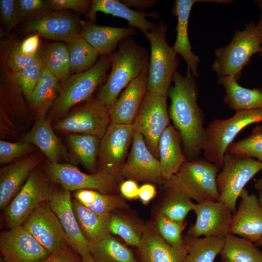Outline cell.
<instances>
[{"label":"cell","instance_id":"1","mask_svg":"<svg viewBox=\"0 0 262 262\" xmlns=\"http://www.w3.org/2000/svg\"><path fill=\"white\" fill-rule=\"evenodd\" d=\"M191 71L175 73L167 96L171 103L168 109L174 128L180 134L186 161L199 158L207 140L203 112L197 103L198 87Z\"/></svg>","mask_w":262,"mask_h":262},{"label":"cell","instance_id":"2","mask_svg":"<svg viewBox=\"0 0 262 262\" xmlns=\"http://www.w3.org/2000/svg\"><path fill=\"white\" fill-rule=\"evenodd\" d=\"M118 47L111 56L110 73L96 98L107 110L149 64L147 49L131 36L121 41Z\"/></svg>","mask_w":262,"mask_h":262},{"label":"cell","instance_id":"3","mask_svg":"<svg viewBox=\"0 0 262 262\" xmlns=\"http://www.w3.org/2000/svg\"><path fill=\"white\" fill-rule=\"evenodd\" d=\"M111 63V56H101L88 70L71 75L62 83L60 92L47 117L51 121H57L65 116L75 105L87 101L97 88L106 81Z\"/></svg>","mask_w":262,"mask_h":262},{"label":"cell","instance_id":"4","mask_svg":"<svg viewBox=\"0 0 262 262\" xmlns=\"http://www.w3.org/2000/svg\"><path fill=\"white\" fill-rule=\"evenodd\" d=\"M33 115L20 86L10 71L0 69V134L1 140L18 141L30 129Z\"/></svg>","mask_w":262,"mask_h":262},{"label":"cell","instance_id":"5","mask_svg":"<svg viewBox=\"0 0 262 262\" xmlns=\"http://www.w3.org/2000/svg\"><path fill=\"white\" fill-rule=\"evenodd\" d=\"M220 170L204 158L186 161L164 184L166 189L178 191L196 203L219 201L216 178Z\"/></svg>","mask_w":262,"mask_h":262},{"label":"cell","instance_id":"6","mask_svg":"<svg viewBox=\"0 0 262 262\" xmlns=\"http://www.w3.org/2000/svg\"><path fill=\"white\" fill-rule=\"evenodd\" d=\"M167 25L161 21L145 34L150 45L147 90L167 96L180 60L167 42Z\"/></svg>","mask_w":262,"mask_h":262},{"label":"cell","instance_id":"7","mask_svg":"<svg viewBox=\"0 0 262 262\" xmlns=\"http://www.w3.org/2000/svg\"><path fill=\"white\" fill-rule=\"evenodd\" d=\"M257 53H262L261 41L256 25L251 21L243 30H236L228 45L215 49L212 68L217 77L230 76L238 81L243 68Z\"/></svg>","mask_w":262,"mask_h":262},{"label":"cell","instance_id":"8","mask_svg":"<svg viewBox=\"0 0 262 262\" xmlns=\"http://www.w3.org/2000/svg\"><path fill=\"white\" fill-rule=\"evenodd\" d=\"M262 121V110L237 111L230 118L212 120L206 128L204 158L221 169L226 150L237 134L249 125Z\"/></svg>","mask_w":262,"mask_h":262},{"label":"cell","instance_id":"9","mask_svg":"<svg viewBox=\"0 0 262 262\" xmlns=\"http://www.w3.org/2000/svg\"><path fill=\"white\" fill-rule=\"evenodd\" d=\"M262 170V162L254 158L225 153L223 166L217 176L219 201L234 213L241 192L246 185Z\"/></svg>","mask_w":262,"mask_h":262},{"label":"cell","instance_id":"10","mask_svg":"<svg viewBox=\"0 0 262 262\" xmlns=\"http://www.w3.org/2000/svg\"><path fill=\"white\" fill-rule=\"evenodd\" d=\"M49 180L69 191L92 190L112 195L119 189L123 180L120 176L97 171L87 174L69 163L49 162L45 172Z\"/></svg>","mask_w":262,"mask_h":262},{"label":"cell","instance_id":"11","mask_svg":"<svg viewBox=\"0 0 262 262\" xmlns=\"http://www.w3.org/2000/svg\"><path fill=\"white\" fill-rule=\"evenodd\" d=\"M46 173L36 168L20 190L5 208L4 217L10 229L23 224L39 205L49 202L55 191Z\"/></svg>","mask_w":262,"mask_h":262},{"label":"cell","instance_id":"12","mask_svg":"<svg viewBox=\"0 0 262 262\" xmlns=\"http://www.w3.org/2000/svg\"><path fill=\"white\" fill-rule=\"evenodd\" d=\"M167 96L147 91L132 124L134 132L141 134L152 154L159 158V139L170 125Z\"/></svg>","mask_w":262,"mask_h":262},{"label":"cell","instance_id":"13","mask_svg":"<svg viewBox=\"0 0 262 262\" xmlns=\"http://www.w3.org/2000/svg\"><path fill=\"white\" fill-rule=\"evenodd\" d=\"M110 124L107 110L96 98L72 108L52 126L59 132L89 134L101 139Z\"/></svg>","mask_w":262,"mask_h":262},{"label":"cell","instance_id":"14","mask_svg":"<svg viewBox=\"0 0 262 262\" xmlns=\"http://www.w3.org/2000/svg\"><path fill=\"white\" fill-rule=\"evenodd\" d=\"M134 134L132 124L111 123L100 141L97 171L120 176Z\"/></svg>","mask_w":262,"mask_h":262},{"label":"cell","instance_id":"15","mask_svg":"<svg viewBox=\"0 0 262 262\" xmlns=\"http://www.w3.org/2000/svg\"><path fill=\"white\" fill-rule=\"evenodd\" d=\"M22 225L50 253L69 247L63 227L48 202L36 207Z\"/></svg>","mask_w":262,"mask_h":262},{"label":"cell","instance_id":"16","mask_svg":"<svg viewBox=\"0 0 262 262\" xmlns=\"http://www.w3.org/2000/svg\"><path fill=\"white\" fill-rule=\"evenodd\" d=\"M123 179L164 184L159 159L147 147L143 136L134 132L130 151L120 171Z\"/></svg>","mask_w":262,"mask_h":262},{"label":"cell","instance_id":"17","mask_svg":"<svg viewBox=\"0 0 262 262\" xmlns=\"http://www.w3.org/2000/svg\"><path fill=\"white\" fill-rule=\"evenodd\" d=\"M81 21L67 12L49 11L25 21L22 29L30 35L38 34L48 39L67 42L80 34Z\"/></svg>","mask_w":262,"mask_h":262},{"label":"cell","instance_id":"18","mask_svg":"<svg viewBox=\"0 0 262 262\" xmlns=\"http://www.w3.org/2000/svg\"><path fill=\"white\" fill-rule=\"evenodd\" d=\"M0 250L5 262H38L50 254L23 225L1 232Z\"/></svg>","mask_w":262,"mask_h":262},{"label":"cell","instance_id":"19","mask_svg":"<svg viewBox=\"0 0 262 262\" xmlns=\"http://www.w3.org/2000/svg\"><path fill=\"white\" fill-rule=\"evenodd\" d=\"M193 211L196 213V220L189 228L188 236L196 238L225 237L229 233L233 213L222 202L196 203Z\"/></svg>","mask_w":262,"mask_h":262},{"label":"cell","instance_id":"20","mask_svg":"<svg viewBox=\"0 0 262 262\" xmlns=\"http://www.w3.org/2000/svg\"><path fill=\"white\" fill-rule=\"evenodd\" d=\"M48 202L63 227L69 246L82 258L90 256L89 243L82 233L74 213L70 192L62 187L56 189Z\"/></svg>","mask_w":262,"mask_h":262},{"label":"cell","instance_id":"21","mask_svg":"<svg viewBox=\"0 0 262 262\" xmlns=\"http://www.w3.org/2000/svg\"><path fill=\"white\" fill-rule=\"evenodd\" d=\"M237 209L233 214L229 233L253 243L262 237V207L258 196L244 188Z\"/></svg>","mask_w":262,"mask_h":262},{"label":"cell","instance_id":"22","mask_svg":"<svg viewBox=\"0 0 262 262\" xmlns=\"http://www.w3.org/2000/svg\"><path fill=\"white\" fill-rule=\"evenodd\" d=\"M149 64L123 90L107 111L111 123L131 125L147 91Z\"/></svg>","mask_w":262,"mask_h":262},{"label":"cell","instance_id":"23","mask_svg":"<svg viewBox=\"0 0 262 262\" xmlns=\"http://www.w3.org/2000/svg\"><path fill=\"white\" fill-rule=\"evenodd\" d=\"M212 2L222 4V0H176L174 1L172 13L177 16V24L175 31L177 35L172 47L175 53L180 54L185 61L187 69L196 78L199 75L197 66L200 59L192 51L189 36L188 23L189 16L193 5L196 2Z\"/></svg>","mask_w":262,"mask_h":262},{"label":"cell","instance_id":"24","mask_svg":"<svg viewBox=\"0 0 262 262\" xmlns=\"http://www.w3.org/2000/svg\"><path fill=\"white\" fill-rule=\"evenodd\" d=\"M40 155L26 156L0 169V208L5 209L41 162Z\"/></svg>","mask_w":262,"mask_h":262},{"label":"cell","instance_id":"25","mask_svg":"<svg viewBox=\"0 0 262 262\" xmlns=\"http://www.w3.org/2000/svg\"><path fill=\"white\" fill-rule=\"evenodd\" d=\"M51 123L47 116L37 118L19 141L38 148L52 164L68 163L67 149L54 132Z\"/></svg>","mask_w":262,"mask_h":262},{"label":"cell","instance_id":"26","mask_svg":"<svg viewBox=\"0 0 262 262\" xmlns=\"http://www.w3.org/2000/svg\"><path fill=\"white\" fill-rule=\"evenodd\" d=\"M136 34L135 28L99 25L90 20L81 21V35L101 56H112L121 41Z\"/></svg>","mask_w":262,"mask_h":262},{"label":"cell","instance_id":"27","mask_svg":"<svg viewBox=\"0 0 262 262\" xmlns=\"http://www.w3.org/2000/svg\"><path fill=\"white\" fill-rule=\"evenodd\" d=\"M100 12L126 20L131 27L137 28L144 34L152 31L157 25L149 21L147 16L153 19L160 18L158 12L145 13L133 10L117 0H92L91 10L87 17L95 22L96 15Z\"/></svg>","mask_w":262,"mask_h":262},{"label":"cell","instance_id":"28","mask_svg":"<svg viewBox=\"0 0 262 262\" xmlns=\"http://www.w3.org/2000/svg\"><path fill=\"white\" fill-rule=\"evenodd\" d=\"M181 145L180 134L170 124L162 134L158 144L159 160L165 182L177 173L186 162Z\"/></svg>","mask_w":262,"mask_h":262},{"label":"cell","instance_id":"29","mask_svg":"<svg viewBox=\"0 0 262 262\" xmlns=\"http://www.w3.org/2000/svg\"><path fill=\"white\" fill-rule=\"evenodd\" d=\"M139 251L140 262H184L186 254L168 244L159 234L155 227L142 229Z\"/></svg>","mask_w":262,"mask_h":262},{"label":"cell","instance_id":"30","mask_svg":"<svg viewBox=\"0 0 262 262\" xmlns=\"http://www.w3.org/2000/svg\"><path fill=\"white\" fill-rule=\"evenodd\" d=\"M238 82L232 77H218V84L222 85L225 91L224 103L235 111L262 110V89L246 88Z\"/></svg>","mask_w":262,"mask_h":262},{"label":"cell","instance_id":"31","mask_svg":"<svg viewBox=\"0 0 262 262\" xmlns=\"http://www.w3.org/2000/svg\"><path fill=\"white\" fill-rule=\"evenodd\" d=\"M62 85V83L44 66L42 76L28 102L36 118L47 116L60 92Z\"/></svg>","mask_w":262,"mask_h":262},{"label":"cell","instance_id":"32","mask_svg":"<svg viewBox=\"0 0 262 262\" xmlns=\"http://www.w3.org/2000/svg\"><path fill=\"white\" fill-rule=\"evenodd\" d=\"M72 206L82 233L89 244L111 235L108 226L110 215L98 214L74 198H72Z\"/></svg>","mask_w":262,"mask_h":262},{"label":"cell","instance_id":"33","mask_svg":"<svg viewBox=\"0 0 262 262\" xmlns=\"http://www.w3.org/2000/svg\"><path fill=\"white\" fill-rule=\"evenodd\" d=\"M74 198L86 207L100 215L109 216L119 209L129 208L123 196L118 194L108 195L92 190L74 192Z\"/></svg>","mask_w":262,"mask_h":262},{"label":"cell","instance_id":"34","mask_svg":"<svg viewBox=\"0 0 262 262\" xmlns=\"http://www.w3.org/2000/svg\"><path fill=\"white\" fill-rule=\"evenodd\" d=\"M67 140L76 161L91 174L96 173L100 139L89 134L69 133Z\"/></svg>","mask_w":262,"mask_h":262},{"label":"cell","instance_id":"35","mask_svg":"<svg viewBox=\"0 0 262 262\" xmlns=\"http://www.w3.org/2000/svg\"><path fill=\"white\" fill-rule=\"evenodd\" d=\"M219 255L221 262H262V251L254 243L230 233Z\"/></svg>","mask_w":262,"mask_h":262},{"label":"cell","instance_id":"36","mask_svg":"<svg viewBox=\"0 0 262 262\" xmlns=\"http://www.w3.org/2000/svg\"><path fill=\"white\" fill-rule=\"evenodd\" d=\"M96 262H139L132 251L111 235L89 245Z\"/></svg>","mask_w":262,"mask_h":262},{"label":"cell","instance_id":"37","mask_svg":"<svg viewBox=\"0 0 262 262\" xmlns=\"http://www.w3.org/2000/svg\"><path fill=\"white\" fill-rule=\"evenodd\" d=\"M225 237H185L187 245L184 262H214L219 255Z\"/></svg>","mask_w":262,"mask_h":262},{"label":"cell","instance_id":"38","mask_svg":"<svg viewBox=\"0 0 262 262\" xmlns=\"http://www.w3.org/2000/svg\"><path fill=\"white\" fill-rule=\"evenodd\" d=\"M41 56L45 67L62 83L72 75L66 44L56 42L48 45L42 49Z\"/></svg>","mask_w":262,"mask_h":262},{"label":"cell","instance_id":"39","mask_svg":"<svg viewBox=\"0 0 262 262\" xmlns=\"http://www.w3.org/2000/svg\"><path fill=\"white\" fill-rule=\"evenodd\" d=\"M20 42L14 38L0 41V69L17 72L33 65L41 58L42 49L33 56L23 55L19 48Z\"/></svg>","mask_w":262,"mask_h":262},{"label":"cell","instance_id":"40","mask_svg":"<svg viewBox=\"0 0 262 262\" xmlns=\"http://www.w3.org/2000/svg\"><path fill=\"white\" fill-rule=\"evenodd\" d=\"M71 74L85 71L98 61L99 55L80 34L66 42Z\"/></svg>","mask_w":262,"mask_h":262},{"label":"cell","instance_id":"41","mask_svg":"<svg viewBox=\"0 0 262 262\" xmlns=\"http://www.w3.org/2000/svg\"><path fill=\"white\" fill-rule=\"evenodd\" d=\"M184 221L173 220L159 213L155 222V229L161 237L170 246L186 254V243L182 235Z\"/></svg>","mask_w":262,"mask_h":262},{"label":"cell","instance_id":"42","mask_svg":"<svg viewBox=\"0 0 262 262\" xmlns=\"http://www.w3.org/2000/svg\"><path fill=\"white\" fill-rule=\"evenodd\" d=\"M166 189L168 194L160 208V213L173 220L184 221L187 214L194 210L196 203L178 191Z\"/></svg>","mask_w":262,"mask_h":262},{"label":"cell","instance_id":"43","mask_svg":"<svg viewBox=\"0 0 262 262\" xmlns=\"http://www.w3.org/2000/svg\"><path fill=\"white\" fill-rule=\"evenodd\" d=\"M226 152L256 158L262 162V125L254 128L248 137L232 142Z\"/></svg>","mask_w":262,"mask_h":262},{"label":"cell","instance_id":"44","mask_svg":"<svg viewBox=\"0 0 262 262\" xmlns=\"http://www.w3.org/2000/svg\"><path fill=\"white\" fill-rule=\"evenodd\" d=\"M111 234L120 236L127 244L138 248L140 244L142 229H138L130 221L112 213L109 219Z\"/></svg>","mask_w":262,"mask_h":262},{"label":"cell","instance_id":"45","mask_svg":"<svg viewBox=\"0 0 262 262\" xmlns=\"http://www.w3.org/2000/svg\"><path fill=\"white\" fill-rule=\"evenodd\" d=\"M44 67L41 56L40 59L30 66L17 72L10 71L14 79L21 87L28 102L42 76Z\"/></svg>","mask_w":262,"mask_h":262},{"label":"cell","instance_id":"46","mask_svg":"<svg viewBox=\"0 0 262 262\" xmlns=\"http://www.w3.org/2000/svg\"><path fill=\"white\" fill-rule=\"evenodd\" d=\"M36 147L32 144L21 141L16 142L0 141V164H7L14 160L31 153Z\"/></svg>","mask_w":262,"mask_h":262},{"label":"cell","instance_id":"47","mask_svg":"<svg viewBox=\"0 0 262 262\" xmlns=\"http://www.w3.org/2000/svg\"><path fill=\"white\" fill-rule=\"evenodd\" d=\"M18 23L38 17L51 11L46 0H16Z\"/></svg>","mask_w":262,"mask_h":262},{"label":"cell","instance_id":"48","mask_svg":"<svg viewBox=\"0 0 262 262\" xmlns=\"http://www.w3.org/2000/svg\"><path fill=\"white\" fill-rule=\"evenodd\" d=\"M51 11H63L72 10L87 16L91 8L90 0H47Z\"/></svg>","mask_w":262,"mask_h":262},{"label":"cell","instance_id":"49","mask_svg":"<svg viewBox=\"0 0 262 262\" xmlns=\"http://www.w3.org/2000/svg\"><path fill=\"white\" fill-rule=\"evenodd\" d=\"M1 21L5 30L9 32L18 23L16 8V0H0Z\"/></svg>","mask_w":262,"mask_h":262},{"label":"cell","instance_id":"50","mask_svg":"<svg viewBox=\"0 0 262 262\" xmlns=\"http://www.w3.org/2000/svg\"><path fill=\"white\" fill-rule=\"evenodd\" d=\"M82 258L70 247L51 253L38 262H82Z\"/></svg>","mask_w":262,"mask_h":262},{"label":"cell","instance_id":"51","mask_svg":"<svg viewBox=\"0 0 262 262\" xmlns=\"http://www.w3.org/2000/svg\"><path fill=\"white\" fill-rule=\"evenodd\" d=\"M19 48L22 54L25 56L34 55L42 49L40 36L38 34L30 35L20 42Z\"/></svg>","mask_w":262,"mask_h":262},{"label":"cell","instance_id":"52","mask_svg":"<svg viewBox=\"0 0 262 262\" xmlns=\"http://www.w3.org/2000/svg\"><path fill=\"white\" fill-rule=\"evenodd\" d=\"M139 187L136 181L126 180L122 181L119 186V190L124 197L131 199L138 197Z\"/></svg>","mask_w":262,"mask_h":262},{"label":"cell","instance_id":"53","mask_svg":"<svg viewBox=\"0 0 262 262\" xmlns=\"http://www.w3.org/2000/svg\"><path fill=\"white\" fill-rule=\"evenodd\" d=\"M156 194V188L151 183H147L139 187L138 197L144 204H147Z\"/></svg>","mask_w":262,"mask_h":262},{"label":"cell","instance_id":"54","mask_svg":"<svg viewBox=\"0 0 262 262\" xmlns=\"http://www.w3.org/2000/svg\"><path fill=\"white\" fill-rule=\"evenodd\" d=\"M122 3L129 8L134 7L141 11L142 12L148 9L151 8L157 2L155 0H122Z\"/></svg>","mask_w":262,"mask_h":262},{"label":"cell","instance_id":"55","mask_svg":"<svg viewBox=\"0 0 262 262\" xmlns=\"http://www.w3.org/2000/svg\"><path fill=\"white\" fill-rule=\"evenodd\" d=\"M259 7L260 8V16L258 22L256 25V27L260 39L262 50V6H259Z\"/></svg>","mask_w":262,"mask_h":262},{"label":"cell","instance_id":"56","mask_svg":"<svg viewBox=\"0 0 262 262\" xmlns=\"http://www.w3.org/2000/svg\"><path fill=\"white\" fill-rule=\"evenodd\" d=\"M254 187L259 192L262 191V177L256 180Z\"/></svg>","mask_w":262,"mask_h":262},{"label":"cell","instance_id":"57","mask_svg":"<svg viewBox=\"0 0 262 262\" xmlns=\"http://www.w3.org/2000/svg\"><path fill=\"white\" fill-rule=\"evenodd\" d=\"M82 262H96L94 261L92 256L90 255V256L87 257L82 258Z\"/></svg>","mask_w":262,"mask_h":262},{"label":"cell","instance_id":"58","mask_svg":"<svg viewBox=\"0 0 262 262\" xmlns=\"http://www.w3.org/2000/svg\"><path fill=\"white\" fill-rule=\"evenodd\" d=\"M258 198H259L260 203L262 207V191L259 192Z\"/></svg>","mask_w":262,"mask_h":262},{"label":"cell","instance_id":"59","mask_svg":"<svg viewBox=\"0 0 262 262\" xmlns=\"http://www.w3.org/2000/svg\"><path fill=\"white\" fill-rule=\"evenodd\" d=\"M255 245L258 246H262V237L256 243H255Z\"/></svg>","mask_w":262,"mask_h":262},{"label":"cell","instance_id":"60","mask_svg":"<svg viewBox=\"0 0 262 262\" xmlns=\"http://www.w3.org/2000/svg\"><path fill=\"white\" fill-rule=\"evenodd\" d=\"M256 2L259 6H262V0H257L256 1Z\"/></svg>","mask_w":262,"mask_h":262},{"label":"cell","instance_id":"61","mask_svg":"<svg viewBox=\"0 0 262 262\" xmlns=\"http://www.w3.org/2000/svg\"><path fill=\"white\" fill-rule=\"evenodd\" d=\"M0 262H5V261L3 260V258H1V257H0Z\"/></svg>","mask_w":262,"mask_h":262}]
</instances>
